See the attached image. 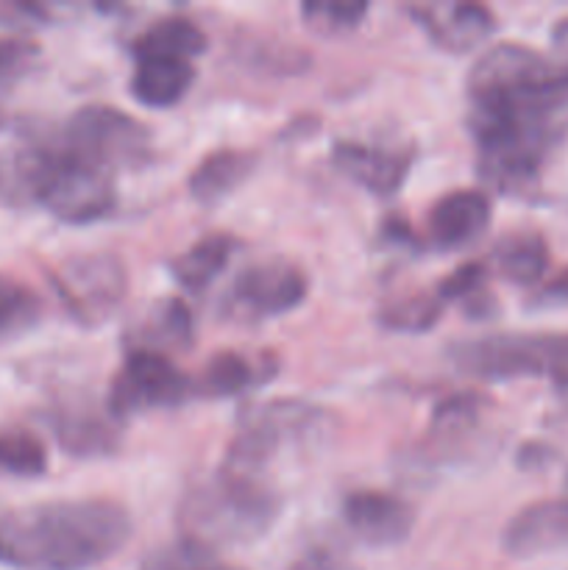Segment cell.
Masks as SVG:
<instances>
[{
	"mask_svg": "<svg viewBox=\"0 0 568 570\" xmlns=\"http://www.w3.org/2000/svg\"><path fill=\"white\" fill-rule=\"evenodd\" d=\"M505 551L512 557H543L568 551V499L529 504L505 527Z\"/></svg>",
	"mask_w": 568,
	"mask_h": 570,
	"instance_id": "obj_12",
	"label": "cell"
},
{
	"mask_svg": "<svg viewBox=\"0 0 568 570\" xmlns=\"http://www.w3.org/2000/svg\"><path fill=\"white\" fill-rule=\"evenodd\" d=\"M189 343H193V312L182 298L156 301L137 328L128 334L131 351H148V354L187 348Z\"/></svg>",
	"mask_w": 568,
	"mask_h": 570,
	"instance_id": "obj_18",
	"label": "cell"
},
{
	"mask_svg": "<svg viewBox=\"0 0 568 570\" xmlns=\"http://www.w3.org/2000/svg\"><path fill=\"white\" fill-rule=\"evenodd\" d=\"M206 45H209V39H206L204 28L198 22L182 14H170L145 28L131 42V53L134 59L165 56V59L193 61L195 56L204 53Z\"/></svg>",
	"mask_w": 568,
	"mask_h": 570,
	"instance_id": "obj_20",
	"label": "cell"
},
{
	"mask_svg": "<svg viewBox=\"0 0 568 570\" xmlns=\"http://www.w3.org/2000/svg\"><path fill=\"white\" fill-rule=\"evenodd\" d=\"M195 382L165 354L131 351L109 390V415L128 417L145 410L184 404Z\"/></svg>",
	"mask_w": 568,
	"mask_h": 570,
	"instance_id": "obj_7",
	"label": "cell"
},
{
	"mask_svg": "<svg viewBox=\"0 0 568 570\" xmlns=\"http://www.w3.org/2000/svg\"><path fill=\"white\" fill-rule=\"evenodd\" d=\"M134 61L137 67L131 76V95L148 109H170L195 81L193 61L165 59V56H145Z\"/></svg>",
	"mask_w": 568,
	"mask_h": 570,
	"instance_id": "obj_17",
	"label": "cell"
},
{
	"mask_svg": "<svg viewBox=\"0 0 568 570\" xmlns=\"http://www.w3.org/2000/svg\"><path fill=\"white\" fill-rule=\"evenodd\" d=\"M290 570H360L351 560L332 549H310L290 566Z\"/></svg>",
	"mask_w": 568,
	"mask_h": 570,
	"instance_id": "obj_30",
	"label": "cell"
},
{
	"mask_svg": "<svg viewBox=\"0 0 568 570\" xmlns=\"http://www.w3.org/2000/svg\"><path fill=\"white\" fill-rule=\"evenodd\" d=\"M340 512L345 527L368 546H399L415 527L410 501L384 490H354L343 499Z\"/></svg>",
	"mask_w": 568,
	"mask_h": 570,
	"instance_id": "obj_11",
	"label": "cell"
},
{
	"mask_svg": "<svg viewBox=\"0 0 568 570\" xmlns=\"http://www.w3.org/2000/svg\"><path fill=\"white\" fill-rule=\"evenodd\" d=\"M56 289L81 323L104 321L126 295V271L111 254L72 256L56 271Z\"/></svg>",
	"mask_w": 568,
	"mask_h": 570,
	"instance_id": "obj_8",
	"label": "cell"
},
{
	"mask_svg": "<svg viewBox=\"0 0 568 570\" xmlns=\"http://www.w3.org/2000/svg\"><path fill=\"white\" fill-rule=\"evenodd\" d=\"M139 570H239L232 566H223L215 560L209 549L198 543H189V540H178V543L165 546V549L148 554V560L143 562Z\"/></svg>",
	"mask_w": 568,
	"mask_h": 570,
	"instance_id": "obj_26",
	"label": "cell"
},
{
	"mask_svg": "<svg viewBox=\"0 0 568 570\" xmlns=\"http://www.w3.org/2000/svg\"><path fill=\"white\" fill-rule=\"evenodd\" d=\"M440 315H443V301H440L438 293H415L384 304L382 312H379V321H382L384 328H393V332L421 334L429 332L440 321Z\"/></svg>",
	"mask_w": 568,
	"mask_h": 570,
	"instance_id": "obj_25",
	"label": "cell"
},
{
	"mask_svg": "<svg viewBox=\"0 0 568 570\" xmlns=\"http://www.w3.org/2000/svg\"><path fill=\"white\" fill-rule=\"evenodd\" d=\"M45 421L61 449L81 460L115 454L120 445V432H117L115 421L89 406H56L53 412L45 415Z\"/></svg>",
	"mask_w": 568,
	"mask_h": 570,
	"instance_id": "obj_15",
	"label": "cell"
},
{
	"mask_svg": "<svg viewBox=\"0 0 568 570\" xmlns=\"http://www.w3.org/2000/svg\"><path fill=\"white\" fill-rule=\"evenodd\" d=\"M551 39H555L557 50H562V53H568V17H566V20L557 22L555 31H551Z\"/></svg>",
	"mask_w": 568,
	"mask_h": 570,
	"instance_id": "obj_32",
	"label": "cell"
},
{
	"mask_svg": "<svg viewBox=\"0 0 568 570\" xmlns=\"http://www.w3.org/2000/svg\"><path fill=\"white\" fill-rule=\"evenodd\" d=\"M48 471V449L26 429H0V473L33 479Z\"/></svg>",
	"mask_w": 568,
	"mask_h": 570,
	"instance_id": "obj_24",
	"label": "cell"
},
{
	"mask_svg": "<svg viewBox=\"0 0 568 570\" xmlns=\"http://www.w3.org/2000/svg\"><path fill=\"white\" fill-rule=\"evenodd\" d=\"M42 298L20 278L0 273V345L26 337L42 321Z\"/></svg>",
	"mask_w": 568,
	"mask_h": 570,
	"instance_id": "obj_23",
	"label": "cell"
},
{
	"mask_svg": "<svg viewBox=\"0 0 568 570\" xmlns=\"http://www.w3.org/2000/svg\"><path fill=\"white\" fill-rule=\"evenodd\" d=\"M282 499L259 476L217 471L193 484L178 504L182 538L215 551L265 538L276 523Z\"/></svg>",
	"mask_w": 568,
	"mask_h": 570,
	"instance_id": "obj_3",
	"label": "cell"
},
{
	"mask_svg": "<svg viewBox=\"0 0 568 570\" xmlns=\"http://www.w3.org/2000/svg\"><path fill=\"white\" fill-rule=\"evenodd\" d=\"M493 262L507 282L518 287H532L549 271V245L543 234L532 228H518L496 239Z\"/></svg>",
	"mask_w": 568,
	"mask_h": 570,
	"instance_id": "obj_21",
	"label": "cell"
},
{
	"mask_svg": "<svg viewBox=\"0 0 568 570\" xmlns=\"http://www.w3.org/2000/svg\"><path fill=\"white\" fill-rule=\"evenodd\" d=\"M332 159L351 181L365 187L379 198H390L401 189L412 161L415 148L412 145H382L360 142V139H343L334 145Z\"/></svg>",
	"mask_w": 568,
	"mask_h": 570,
	"instance_id": "obj_10",
	"label": "cell"
},
{
	"mask_svg": "<svg viewBox=\"0 0 568 570\" xmlns=\"http://www.w3.org/2000/svg\"><path fill=\"white\" fill-rule=\"evenodd\" d=\"M449 360L457 371L484 382L546 376L568 387V334H490L462 340L451 345Z\"/></svg>",
	"mask_w": 568,
	"mask_h": 570,
	"instance_id": "obj_4",
	"label": "cell"
},
{
	"mask_svg": "<svg viewBox=\"0 0 568 570\" xmlns=\"http://www.w3.org/2000/svg\"><path fill=\"white\" fill-rule=\"evenodd\" d=\"M546 293H549L551 298L566 301V304H568V271H566V273H560V276H557L555 282L549 284V289H546Z\"/></svg>",
	"mask_w": 568,
	"mask_h": 570,
	"instance_id": "obj_31",
	"label": "cell"
},
{
	"mask_svg": "<svg viewBox=\"0 0 568 570\" xmlns=\"http://www.w3.org/2000/svg\"><path fill=\"white\" fill-rule=\"evenodd\" d=\"M234 250H237V239L232 234H209L173 259V276L189 293H204L232 262Z\"/></svg>",
	"mask_w": 568,
	"mask_h": 570,
	"instance_id": "obj_22",
	"label": "cell"
},
{
	"mask_svg": "<svg viewBox=\"0 0 568 570\" xmlns=\"http://www.w3.org/2000/svg\"><path fill=\"white\" fill-rule=\"evenodd\" d=\"M484 282H488V271H484V265H479V262H468V265L457 267L451 276H445L443 282H440L438 287V295L440 301H471L473 298V312L484 309L490 301L488 289H484ZM482 315V312H479Z\"/></svg>",
	"mask_w": 568,
	"mask_h": 570,
	"instance_id": "obj_27",
	"label": "cell"
},
{
	"mask_svg": "<svg viewBox=\"0 0 568 570\" xmlns=\"http://www.w3.org/2000/svg\"><path fill=\"white\" fill-rule=\"evenodd\" d=\"M256 156L251 150L221 148L200 159V165L189 173V193L200 204H217L232 195L245 178L254 173Z\"/></svg>",
	"mask_w": 568,
	"mask_h": 570,
	"instance_id": "obj_19",
	"label": "cell"
},
{
	"mask_svg": "<svg viewBox=\"0 0 568 570\" xmlns=\"http://www.w3.org/2000/svg\"><path fill=\"white\" fill-rule=\"evenodd\" d=\"M276 360L271 354H243V351H221L212 356L195 382V393L206 399H232L248 393L251 387L271 382L276 373Z\"/></svg>",
	"mask_w": 568,
	"mask_h": 570,
	"instance_id": "obj_16",
	"label": "cell"
},
{
	"mask_svg": "<svg viewBox=\"0 0 568 570\" xmlns=\"http://www.w3.org/2000/svg\"><path fill=\"white\" fill-rule=\"evenodd\" d=\"M466 89L479 173L499 193H527L568 137V65L505 42L479 56Z\"/></svg>",
	"mask_w": 568,
	"mask_h": 570,
	"instance_id": "obj_1",
	"label": "cell"
},
{
	"mask_svg": "<svg viewBox=\"0 0 568 570\" xmlns=\"http://www.w3.org/2000/svg\"><path fill=\"white\" fill-rule=\"evenodd\" d=\"M33 59H37V48L31 42L0 37V83L26 72L33 65Z\"/></svg>",
	"mask_w": 568,
	"mask_h": 570,
	"instance_id": "obj_29",
	"label": "cell"
},
{
	"mask_svg": "<svg viewBox=\"0 0 568 570\" xmlns=\"http://www.w3.org/2000/svg\"><path fill=\"white\" fill-rule=\"evenodd\" d=\"M566 488H568V476H566Z\"/></svg>",
	"mask_w": 568,
	"mask_h": 570,
	"instance_id": "obj_33",
	"label": "cell"
},
{
	"mask_svg": "<svg viewBox=\"0 0 568 570\" xmlns=\"http://www.w3.org/2000/svg\"><path fill=\"white\" fill-rule=\"evenodd\" d=\"M329 423L326 410L310 401L276 399L243 412L237 438L226 451V471L259 476L262 468L287 445L312 440Z\"/></svg>",
	"mask_w": 568,
	"mask_h": 570,
	"instance_id": "obj_5",
	"label": "cell"
},
{
	"mask_svg": "<svg viewBox=\"0 0 568 570\" xmlns=\"http://www.w3.org/2000/svg\"><path fill=\"white\" fill-rule=\"evenodd\" d=\"M131 515L111 499H59L0 515V566L92 570L131 538Z\"/></svg>",
	"mask_w": 568,
	"mask_h": 570,
	"instance_id": "obj_2",
	"label": "cell"
},
{
	"mask_svg": "<svg viewBox=\"0 0 568 570\" xmlns=\"http://www.w3.org/2000/svg\"><path fill=\"white\" fill-rule=\"evenodd\" d=\"M412 17L423 26V31L451 53H466L488 42L496 31V17L488 6L479 3H432L415 6Z\"/></svg>",
	"mask_w": 568,
	"mask_h": 570,
	"instance_id": "obj_13",
	"label": "cell"
},
{
	"mask_svg": "<svg viewBox=\"0 0 568 570\" xmlns=\"http://www.w3.org/2000/svg\"><path fill=\"white\" fill-rule=\"evenodd\" d=\"M490 215L493 204L482 189H454L434 200L429 209V237L440 248H462L482 237Z\"/></svg>",
	"mask_w": 568,
	"mask_h": 570,
	"instance_id": "obj_14",
	"label": "cell"
},
{
	"mask_svg": "<svg viewBox=\"0 0 568 570\" xmlns=\"http://www.w3.org/2000/svg\"><path fill=\"white\" fill-rule=\"evenodd\" d=\"M306 287H310L306 273L293 262H254L234 278L232 289H228V306L239 317H251V321L276 317L304 304L306 293H310Z\"/></svg>",
	"mask_w": 568,
	"mask_h": 570,
	"instance_id": "obj_9",
	"label": "cell"
},
{
	"mask_svg": "<svg viewBox=\"0 0 568 570\" xmlns=\"http://www.w3.org/2000/svg\"><path fill=\"white\" fill-rule=\"evenodd\" d=\"M301 14L317 31H345L368 14V3H304Z\"/></svg>",
	"mask_w": 568,
	"mask_h": 570,
	"instance_id": "obj_28",
	"label": "cell"
},
{
	"mask_svg": "<svg viewBox=\"0 0 568 570\" xmlns=\"http://www.w3.org/2000/svg\"><path fill=\"white\" fill-rule=\"evenodd\" d=\"M56 139L70 154L109 173L120 167H137L150 159V131L137 117L115 106H84L56 131Z\"/></svg>",
	"mask_w": 568,
	"mask_h": 570,
	"instance_id": "obj_6",
	"label": "cell"
}]
</instances>
